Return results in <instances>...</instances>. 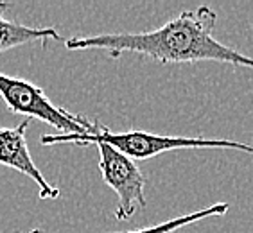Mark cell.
I'll return each mask as SVG.
<instances>
[{
  "mask_svg": "<svg viewBox=\"0 0 253 233\" xmlns=\"http://www.w3.org/2000/svg\"><path fill=\"white\" fill-rule=\"evenodd\" d=\"M217 13L209 5L181 11L176 18L146 33H106L65 39L67 50H104L113 59L131 52L158 63L217 61L253 70V58L214 38Z\"/></svg>",
  "mask_w": 253,
  "mask_h": 233,
  "instance_id": "obj_1",
  "label": "cell"
},
{
  "mask_svg": "<svg viewBox=\"0 0 253 233\" xmlns=\"http://www.w3.org/2000/svg\"><path fill=\"white\" fill-rule=\"evenodd\" d=\"M13 5L9 2H0V54L11 50L15 47L34 43V41H50V39H61V34L56 27H29L20 24L18 20H9L5 16V11Z\"/></svg>",
  "mask_w": 253,
  "mask_h": 233,
  "instance_id": "obj_6",
  "label": "cell"
},
{
  "mask_svg": "<svg viewBox=\"0 0 253 233\" xmlns=\"http://www.w3.org/2000/svg\"><path fill=\"white\" fill-rule=\"evenodd\" d=\"M0 97L11 113L36 118L58 129L59 135H84L90 133L93 122L81 113H70L56 106L47 93L25 79L11 78L0 72Z\"/></svg>",
  "mask_w": 253,
  "mask_h": 233,
  "instance_id": "obj_3",
  "label": "cell"
},
{
  "mask_svg": "<svg viewBox=\"0 0 253 233\" xmlns=\"http://www.w3.org/2000/svg\"><path fill=\"white\" fill-rule=\"evenodd\" d=\"M95 146L99 151V172L102 181L119 197V204L113 215L121 223L129 221L136 214V210L146 208V178L129 156L122 155L102 142H97Z\"/></svg>",
  "mask_w": 253,
  "mask_h": 233,
  "instance_id": "obj_4",
  "label": "cell"
},
{
  "mask_svg": "<svg viewBox=\"0 0 253 233\" xmlns=\"http://www.w3.org/2000/svg\"><path fill=\"white\" fill-rule=\"evenodd\" d=\"M230 210L228 203H215L210 204L207 208H201L198 212H192V214L180 215V217L169 219V221H164L160 224H155V226H147V228H136L131 232L126 233H174L176 230H181L183 226H189L192 223H198L201 219H209V217H221ZM29 233H47L42 228H33Z\"/></svg>",
  "mask_w": 253,
  "mask_h": 233,
  "instance_id": "obj_7",
  "label": "cell"
},
{
  "mask_svg": "<svg viewBox=\"0 0 253 233\" xmlns=\"http://www.w3.org/2000/svg\"><path fill=\"white\" fill-rule=\"evenodd\" d=\"M27 129L29 118L22 120L15 127H0V165L31 178L38 187V197L42 201L56 199L61 195V190L47 181L43 172L34 163L27 144Z\"/></svg>",
  "mask_w": 253,
  "mask_h": 233,
  "instance_id": "obj_5",
  "label": "cell"
},
{
  "mask_svg": "<svg viewBox=\"0 0 253 233\" xmlns=\"http://www.w3.org/2000/svg\"><path fill=\"white\" fill-rule=\"evenodd\" d=\"M40 142L43 146L56 144H74V146H90V144H108L122 155L129 156L131 160H149L169 151L180 149H234L241 153L253 155V144L244 142L223 140V138H201V136H167L153 135L146 131H126L113 133L101 122H93L90 133L84 135H42Z\"/></svg>",
  "mask_w": 253,
  "mask_h": 233,
  "instance_id": "obj_2",
  "label": "cell"
}]
</instances>
